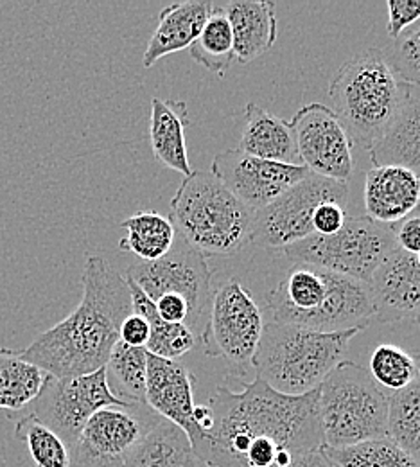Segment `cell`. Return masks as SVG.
I'll return each mask as SVG.
<instances>
[{
	"label": "cell",
	"mask_w": 420,
	"mask_h": 467,
	"mask_svg": "<svg viewBox=\"0 0 420 467\" xmlns=\"http://www.w3.org/2000/svg\"><path fill=\"white\" fill-rule=\"evenodd\" d=\"M318 389L286 396L255 378L236 392L218 387L212 410L209 467H290L325 446L318 415Z\"/></svg>",
	"instance_id": "6da1fadb"
},
{
	"label": "cell",
	"mask_w": 420,
	"mask_h": 467,
	"mask_svg": "<svg viewBox=\"0 0 420 467\" xmlns=\"http://www.w3.org/2000/svg\"><path fill=\"white\" fill-rule=\"evenodd\" d=\"M81 281L79 306L26 349L18 350L24 359L56 379L107 367L119 342L120 326L133 313L128 283L107 259L88 255Z\"/></svg>",
	"instance_id": "7a4b0ae2"
},
{
	"label": "cell",
	"mask_w": 420,
	"mask_h": 467,
	"mask_svg": "<svg viewBox=\"0 0 420 467\" xmlns=\"http://www.w3.org/2000/svg\"><path fill=\"white\" fill-rule=\"evenodd\" d=\"M275 324H292L320 333L366 329L374 322V306L366 285L295 263L266 302Z\"/></svg>",
	"instance_id": "3957f363"
},
{
	"label": "cell",
	"mask_w": 420,
	"mask_h": 467,
	"mask_svg": "<svg viewBox=\"0 0 420 467\" xmlns=\"http://www.w3.org/2000/svg\"><path fill=\"white\" fill-rule=\"evenodd\" d=\"M329 98L353 144L370 150L410 99V87L395 76L383 51L368 49L340 67Z\"/></svg>",
	"instance_id": "277c9868"
},
{
	"label": "cell",
	"mask_w": 420,
	"mask_h": 467,
	"mask_svg": "<svg viewBox=\"0 0 420 467\" xmlns=\"http://www.w3.org/2000/svg\"><path fill=\"white\" fill-rule=\"evenodd\" d=\"M361 331L320 333L292 324L270 322L262 329L251 365L257 370V378L273 390L286 396H303L322 385Z\"/></svg>",
	"instance_id": "5b68a950"
},
{
	"label": "cell",
	"mask_w": 420,
	"mask_h": 467,
	"mask_svg": "<svg viewBox=\"0 0 420 467\" xmlns=\"http://www.w3.org/2000/svg\"><path fill=\"white\" fill-rule=\"evenodd\" d=\"M255 211L240 202L210 171L185 176L171 202L177 233L207 255H234L251 243Z\"/></svg>",
	"instance_id": "8992f818"
},
{
	"label": "cell",
	"mask_w": 420,
	"mask_h": 467,
	"mask_svg": "<svg viewBox=\"0 0 420 467\" xmlns=\"http://www.w3.org/2000/svg\"><path fill=\"white\" fill-rule=\"evenodd\" d=\"M318 392V415L327 448L388 437V398L358 363L342 359Z\"/></svg>",
	"instance_id": "52a82bcc"
},
{
	"label": "cell",
	"mask_w": 420,
	"mask_h": 467,
	"mask_svg": "<svg viewBox=\"0 0 420 467\" xmlns=\"http://www.w3.org/2000/svg\"><path fill=\"white\" fill-rule=\"evenodd\" d=\"M397 248L390 225L366 216L347 218L336 234H312L299 243L282 248L295 263L323 268L368 285L381 263Z\"/></svg>",
	"instance_id": "ba28073f"
},
{
	"label": "cell",
	"mask_w": 420,
	"mask_h": 467,
	"mask_svg": "<svg viewBox=\"0 0 420 467\" xmlns=\"http://www.w3.org/2000/svg\"><path fill=\"white\" fill-rule=\"evenodd\" d=\"M126 277L131 279L153 302L162 295H179L190 309L189 329L196 338L201 337L210 300H212V274L209 263L201 252L192 248L180 234L173 248L160 259L149 263H138L126 270Z\"/></svg>",
	"instance_id": "9c48e42d"
},
{
	"label": "cell",
	"mask_w": 420,
	"mask_h": 467,
	"mask_svg": "<svg viewBox=\"0 0 420 467\" xmlns=\"http://www.w3.org/2000/svg\"><path fill=\"white\" fill-rule=\"evenodd\" d=\"M262 329L264 320L257 300L240 281L230 279L212 293L200 340L207 356L242 368L251 363Z\"/></svg>",
	"instance_id": "30bf717a"
},
{
	"label": "cell",
	"mask_w": 420,
	"mask_h": 467,
	"mask_svg": "<svg viewBox=\"0 0 420 467\" xmlns=\"http://www.w3.org/2000/svg\"><path fill=\"white\" fill-rule=\"evenodd\" d=\"M349 183L309 173L275 202L255 211L251 243L268 248H286L312 235V218L322 203H345Z\"/></svg>",
	"instance_id": "8fae6325"
},
{
	"label": "cell",
	"mask_w": 420,
	"mask_h": 467,
	"mask_svg": "<svg viewBox=\"0 0 420 467\" xmlns=\"http://www.w3.org/2000/svg\"><path fill=\"white\" fill-rule=\"evenodd\" d=\"M36 403L33 413L53 428L70 448H74L83 426L96 411L110 407H133L112 392L107 367L76 378L56 379L51 376Z\"/></svg>",
	"instance_id": "7c38bea8"
},
{
	"label": "cell",
	"mask_w": 420,
	"mask_h": 467,
	"mask_svg": "<svg viewBox=\"0 0 420 467\" xmlns=\"http://www.w3.org/2000/svg\"><path fill=\"white\" fill-rule=\"evenodd\" d=\"M157 419L148 405L96 411L72 448L70 467H122L126 455Z\"/></svg>",
	"instance_id": "4fadbf2b"
},
{
	"label": "cell",
	"mask_w": 420,
	"mask_h": 467,
	"mask_svg": "<svg viewBox=\"0 0 420 467\" xmlns=\"http://www.w3.org/2000/svg\"><path fill=\"white\" fill-rule=\"evenodd\" d=\"M299 159L314 175L349 183L354 171L353 140L331 107L309 103L290 122Z\"/></svg>",
	"instance_id": "5bb4252c"
},
{
	"label": "cell",
	"mask_w": 420,
	"mask_h": 467,
	"mask_svg": "<svg viewBox=\"0 0 420 467\" xmlns=\"http://www.w3.org/2000/svg\"><path fill=\"white\" fill-rule=\"evenodd\" d=\"M210 173L246 207L261 211L311 171L303 166L257 159L236 148L216 155Z\"/></svg>",
	"instance_id": "9a60e30c"
},
{
	"label": "cell",
	"mask_w": 420,
	"mask_h": 467,
	"mask_svg": "<svg viewBox=\"0 0 420 467\" xmlns=\"http://www.w3.org/2000/svg\"><path fill=\"white\" fill-rule=\"evenodd\" d=\"M192 381V374L179 359H164L148 352L146 405L159 417L183 430L194 451L203 459L210 437L196 424Z\"/></svg>",
	"instance_id": "2e32d148"
},
{
	"label": "cell",
	"mask_w": 420,
	"mask_h": 467,
	"mask_svg": "<svg viewBox=\"0 0 420 467\" xmlns=\"http://www.w3.org/2000/svg\"><path fill=\"white\" fill-rule=\"evenodd\" d=\"M366 288L374 320L381 324L420 322V266L414 254L397 246L375 270Z\"/></svg>",
	"instance_id": "e0dca14e"
},
{
	"label": "cell",
	"mask_w": 420,
	"mask_h": 467,
	"mask_svg": "<svg viewBox=\"0 0 420 467\" xmlns=\"http://www.w3.org/2000/svg\"><path fill=\"white\" fill-rule=\"evenodd\" d=\"M420 176L403 166H374L364 176L366 218L394 225L419 207Z\"/></svg>",
	"instance_id": "ac0fdd59"
},
{
	"label": "cell",
	"mask_w": 420,
	"mask_h": 467,
	"mask_svg": "<svg viewBox=\"0 0 420 467\" xmlns=\"http://www.w3.org/2000/svg\"><path fill=\"white\" fill-rule=\"evenodd\" d=\"M234 36V57L250 63L268 53L279 35L275 4L270 0H232L221 4Z\"/></svg>",
	"instance_id": "d6986e66"
},
{
	"label": "cell",
	"mask_w": 420,
	"mask_h": 467,
	"mask_svg": "<svg viewBox=\"0 0 420 467\" xmlns=\"http://www.w3.org/2000/svg\"><path fill=\"white\" fill-rule=\"evenodd\" d=\"M214 2L189 0L168 5L159 15V26L148 42L142 65L153 67L168 55L189 49L210 16Z\"/></svg>",
	"instance_id": "ffe728a7"
},
{
	"label": "cell",
	"mask_w": 420,
	"mask_h": 467,
	"mask_svg": "<svg viewBox=\"0 0 420 467\" xmlns=\"http://www.w3.org/2000/svg\"><path fill=\"white\" fill-rule=\"evenodd\" d=\"M244 116L246 122L238 146L240 151L264 161L302 166L290 122L270 114L255 103L246 105Z\"/></svg>",
	"instance_id": "44dd1931"
},
{
	"label": "cell",
	"mask_w": 420,
	"mask_h": 467,
	"mask_svg": "<svg viewBox=\"0 0 420 467\" xmlns=\"http://www.w3.org/2000/svg\"><path fill=\"white\" fill-rule=\"evenodd\" d=\"M122 467H209L185 431L159 417L126 455Z\"/></svg>",
	"instance_id": "7402d4cb"
},
{
	"label": "cell",
	"mask_w": 420,
	"mask_h": 467,
	"mask_svg": "<svg viewBox=\"0 0 420 467\" xmlns=\"http://www.w3.org/2000/svg\"><path fill=\"white\" fill-rule=\"evenodd\" d=\"M189 124V112L183 101L151 99L149 139L155 159L166 168L190 176L194 170L189 162L185 128Z\"/></svg>",
	"instance_id": "603a6c76"
},
{
	"label": "cell",
	"mask_w": 420,
	"mask_h": 467,
	"mask_svg": "<svg viewBox=\"0 0 420 467\" xmlns=\"http://www.w3.org/2000/svg\"><path fill=\"white\" fill-rule=\"evenodd\" d=\"M368 153L374 166H403L420 176V99L406 101Z\"/></svg>",
	"instance_id": "cb8c5ba5"
},
{
	"label": "cell",
	"mask_w": 420,
	"mask_h": 467,
	"mask_svg": "<svg viewBox=\"0 0 420 467\" xmlns=\"http://www.w3.org/2000/svg\"><path fill=\"white\" fill-rule=\"evenodd\" d=\"M51 376L24 359L18 350L0 348V410L18 411L35 403Z\"/></svg>",
	"instance_id": "d4e9b609"
},
{
	"label": "cell",
	"mask_w": 420,
	"mask_h": 467,
	"mask_svg": "<svg viewBox=\"0 0 420 467\" xmlns=\"http://www.w3.org/2000/svg\"><path fill=\"white\" fill-rule=\"evenodd\" d=\"M131 295L133 313L146 318L149 324V342L146 350L157 358L164 359H179L189 350L194 349L196 337L194 333L183 324H169L164 322L155 307V302L142 292L131 279L124 277Z\"/></svg>",
	"instance_id": "484cf974"
},
{
	"label": "cell",
	"mask_w": 420,
	"mask_h": 467,
	"mask_svg": "<svg viewBox=\"0 0 420 467\" xmlns=\"http://www.w3.org/2000/svg\"><path fill=\"white\" fill-rule=\"evenodd\" d=\"M120 229L126 235L120 239L119 248L131 252L142 259V263L157 261L164 257L177 239V229L171 218L153 211L135 213L120 222Z\"/></svg>",
	"instance_id": "4316f807"
},
{
	"label": "cell",
	"mask_w": 420,
	"mask_h": 467,
	"mask_svg": "<svg viewBox=\"0 0 420 467\" xmlns=\"http://www.w3.org/2000/svg\"><path fill=\"white\" fill-rule=\"evenodd\" d=\"M112 392L126 403L146 405L148 350L118 342L107 363Z\"/></svg>",
	"instance_id": "83f0119b"
},
{
	"label": "cell",
	"mask_w": 420,
	"mask_h": 467,
	"mask_svg": "<svg viewBox=\"0 0 420 467\" xmlns=\"http://www.w3.org/2000/svg\"><path fill=\"white\" fill-rule=\"evenodd\" d=\"M325 455L338 467H420V453L399 446L392 437H381L347 448H327Z\"/></svg>",
	"instance_id": "f1b7e54d"
},
{
	"label": "cell",
	"mask_w": 420,
	"mask_h": 467,
	"mask_svg": "<svg viewBox=\"0 0 420 467\" xmlns=\"http://www.w3.org/2000/svg\"><path fill=\"white\" fill-rule=\"evenodd\" d=\"M189 51L196 63L214 74H225V70L232 65L236 59L234 36L221 4H214L210 16Z\"/></svg>",
	"instance_id": "f546056e"
},
{
	"label": "cell",
	"mask_w": 420,
	"mask_h": 467,
	"mask_svg": "<svg viewBox=\"0 0 420 467\" xmlns=\"http://www.w3.org/2000/svg\"><path fill=\"white\" fill-rule=\"evenodd\" d=\"M15 437L26 444L36 467H70L72 455L67 442L36 413L22 417L15 426Z\"/></svg>",
	"instance_id": "4dcf8cb0"
},
{
	"label": "cell",
	"mask_w": 420,
	"mask_h": 467,
	"mask_svg": "<svg viewBox=\"0 0 420 467\" xmlns=\"http://www.w3.org/2000/svg\"><path fill=\"white\" fill-rule=\"evenodd\" d=\"M388 437L412 453H420V370L417 378L388 398Z\"/></svg>",
	"instance_id": "1f68e13d"
},
{
	"label": "cell",
	"mask_w": 420,
	"mask_h": 467,
	"mask_svg": "<svg viewBox=\"0 0 420 467\" xmlns=\"http://www.w3.org/2000/svg\"><path fill=\"white\" fill-rule=\"evenodd\" d=\"M419 374L417 359L397 346L379 344L370 356V376L390 392L408 387Z\"/></svg>",
	"instance_id": "d6a6232c"
},
{
	"label": "cell",
	"mask_w": 420,
	"mask_h": 467,
	"mask_svg": "<svg viewBox=\"0 0 420 467\" xmlns=\"http://www.w3.org/2000/svg\"><path fill=\"white\" fill-rule=\"evenodd\" d=\"M383 53L403 83L420 87V27L394 40Z\"/></svg>",
	"instance_id": "836d02e7"
},
{
	"label": "cell",
	"mask_w": 420,
	"mask_h": 467,
	"mask_svg": "<svg viewBox=\"0 0 420 467\" xmlns=\"http://www.w3.org/2000/svg\"><path fill=\"white\" fill-rule=\"evenodd\" d=\"M388 36L397 40L405 31L420 20V0H388Z\"/></svg>",
	"instance_id": "e575fe53"
},
{
	"label": "cell",
	"mask_w": 420,
	"mask_h": 467,
	"mask_svg": "<svg viewBox=\"0 0 420 467\" xmlns=\"http://www.w3.org/2000/svg\"><path fill=\"white\" fill-rule=\"evenodd\" d=\"M347 222V213L343 203H336V202H327L322 203L312 218V227L314 233L320 235H331L336 234Z\"/></svg>",
	"instance_id": "d590c367"
},
{
	"label": "cell",
	"mask_w": 420,
	"mask_h": 467,
	"mask_svg": "<svg viewBox=\"0 0 420 467\" xmlns=\"http://www.w3.org/2000/svg\"><path fill=\"white\" fill-rule=\"evenodd\" d=\"M119 342L129 348L146 349L149 342V324L137 313H131L124 318L119 331Z\"/></svg>",
	"instance_id": "8d00e7d4"
},
{
	"label": "cell",
	"mask_w": 420,
	"mask_h": 467,
	"mask_svg": "<svg viewBox=\"0 0 420 467\" xmlns=\"http://www.w3.org/2000/svg\"><path fill=\"white\" fill-rule=\"evenodd\" d=\"M155 307L164 322L189 326L190 309L189 304L179 295H162L159 300H155Z\"/></svg>",
	"instance_id": "74e56055"
},
{
	"label": "cell",
	"mask_w": 420,
	"mask_h": 467,
	"mask_svg": "<svg viewBox=\"0 0 420 467\" xmlns=\"http://www.w3.org/2000/svg\"><path fill=\"white\" fill-rule=\"evenodd\" d=\"M395 243L401 250L417 254L420 250V216H412L405 218L394 225H390Z\"/></svg>",
	"instance_id": "f35d334b"
},
{
	"label": "cell",
	"mask_w": 420,
	"mask_h": 467,
	"mask_svg": "<svg viewBox=\"0 0 420 467\" xmlns=\"http://www.w3.org/2000/svg\"><path fill=\"white\" fill-rule=\"evenodd\" d=\"M290 467H338L323 451V448L316 450V451H311V453H305L299 457L293 464Z\"/></svg>",
	"instance_id": "ab89813d"
},
{
	"label": "cell",
	"mask_w": 420,
	"mask_h": 467,
	"mask_svg": "<svg viewBox=\"0 0 420 467\" xmlns=\"http://www.w3.org/2000/svg\"><path fill=\"white\" fill-rule=\"evenodd\" d=\"M415 257H417V263H419V266H420V250H419V252H417V254H415Z\"/></svg>",
	"instance_id": "60d3db41"
},
{
	"label": "cell",
	"mask_w": 420,
	"mask_h": 467,
	"mask_svg": "<svg viewBox=\"0 0 420 467\" xmlns=\"http://www.w3.org/2000/svg\"><path fill=\"white\" fill-rule=\"evenodd\" d=\"M419 207H420V198H419Z\"/></svg>",
	"instance_id": "b9f144b4"
}]
</instances>
